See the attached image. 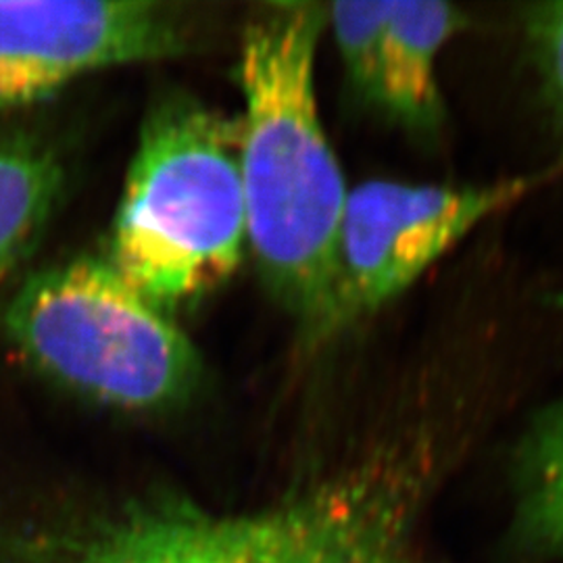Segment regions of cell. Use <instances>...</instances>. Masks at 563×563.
<instances>
[{
  "instance_id": "1",
  "label": "cell",
  "mask_w": 563,
  "mask_h": 563,
  "mask_svg": "<svg viewBox=\"0 0 563 563\" xmlns=\"http://www.w3.org/2000/svg\"><path fill=\"white\" fill-rule=\"evenodd\" d=\"M430 467L423 444H388L255 511L146 497L0 528V563H407Z\"/></svg>"
},
{
  "instance_id": "2",
  "label": "cell",
  "mask_w": 563,
  "mask_h": 563,
  "mask_svg": "<svg viewBox=\"0 0 563 563\" xmlns=\"http://www.w3.org/2000/svg\"><path fill=\"white\" fill-rule=\"evenodd\" d=\"M328 4L272 2L241 44L246 239L263 280L307 334L339 328L336 253L346 184L323 132L316 55Z\"/></svg>"
},
{
  "instance_id": "3",
  "label": "cell",
  "mask_w": 563,
  "mask_h": 563,
  "mask_svg": "<svg viewBox=\"0 0 563 563\" xmlns=\"http://www.w3.org/2000/svg\"><path fill=\"white\" fill-rule=\"evenodd\" d=\"M249 251L239 121L186 95L157 102L102 257L167 316L199 301Z\"/></svg>"
},
{
  "instance_id": "4",
  "label": "cell",
  "mask_w": 563,
  "mask_h": 563,
  "mask_svg": "<svg viewBox=\"0 0 563 563\" xmlns=\"http://www.w3.org/2000/svg\"><path fill=\"white\" fill-rule=\"evenodd\" d=\"M9 339L51 380L125 411H162L199 388V351L102 255L36 272L7 313Z\"/></svg>"
},
{
  "instance_id": "5",
  "label": "cell",
  "mask_w": 563,
  "mask_h": 563,
  "mask_svg": "<svg viewBox=\"0 0 563 563\" xmlns=\"http://www.w3.org/2000/svg\"><path fill=\"white\" fill-rule=\"evenodd\" d=\"M532 180L411 186L369 180L349 190L336 253L339 325L378 311L474 232L520 201Z\"/></svg>"
},
{
  "instance_id": "6",
  "label": "cell",
  "mask_w": 563,
  "mask_h": 563,
  "mask_svg": "<svg viewBox=\"0 0 563 563\" xmlns=\"http://www.w3.org/2000/svg\"><path fill=\"white\" fill-rule=\"evenodd\" d=\"M186 42V20L167 2L0 0V111L97 69L174 57Z\"/></svg>"
},
{
  "instance_id": "7",
  "label": "cell",
  "mask_w": 563,
  "mask_h": 563,
  "mask_svg": "<svg viewBox=\"0 0 563 563\" xmlns=\"http://www.w3.org/2000/svg\"><path fill=\"white\" fill-rule=\"evenodd\" d=\"M463 15L446 2L388 0L374 99L411 130H437L443 120L437 60Z\"/></svg>"
},
{
  "instance_id": "8",
  "label": "cell",
  "mask_w": 563,
  "mask_h": 563,
  "mask_svg": "<svg viewBox=\"0 0 563 563\" xmlns=\"http://www.w3.org/2000/svg\"><path fill=\"white\" fill-rule=\"evenodd\" d=\"M60 186V163L46 144L0 132V286L48 220Z\"/></svg>"
},
{
  "instance_id": "9",
  "label": "cell",
  "mask_w": 563,
  "mask_h": 563,
  "mask_svg": "<svg viewBox=\"0 0 563 563\" xmlns=\"http://www.w3.org/2000/svg\"><path fill=\"white\" fill-rule=\"evenodd\" d=\"M520 467L522 543L541 555H563V405L532 428Z\"/></svg>"
},
{
  "instance_id": "10",
  "label": "cell",
  "mask_w": 563,
  "mask_h": 563,
  "mask_svg": "<svg viewBox=\"0 0 563 563\" xmlns=\"http://www.w3.org/2000/svg\"><path fill=\"white\" fill-rule=\"evenodd\" d=\"M386 13L388 0L328 4V27L334 34L346 78L367 99H374L378 80Z\"/></svg>"
},
{
  "instance_id": "11",
  "label": "cell",
  "mask_w": 563,
  "mask_h": 563,
  "mask_svg": "<svg viewBox=\"0 0 563 563\" xmlns=\"http://www.w3.org/2000/svg\"><path fill=\"white\" fill-rule=\"evenodd\" d=\"M526 27L543 71L549 99L563 128V2L532 7L526 15Z\"/></svg>"
}]
</instances>
